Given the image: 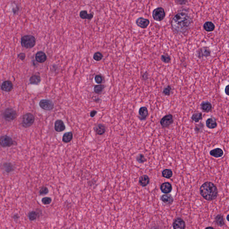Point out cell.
Segmentation results:
<instances>
[{
	"mask_svg": "<svg viewBox=\"0 0 229 229\" xmlns=\"http://www.w3.org/2000/svg\"><path fill=\"white\" fill-rule=\"evenodd\" d=\"M95 82H96V83H98V84H100V83L103 82V78L101 75H96V76L95 77Z\"/></svg>",
	"mask_w": 229,
	"mask_h": 229,
	"instance_id": "obj_40",
	"label": "cell"
},
{
	"mask_svg": "<svg viewBox=\"0 0 229 229\" xmlns=\"http://www.w3.org/2000/svg\"><path fill=\"white\" fill-rule=\"evenodd\" d=\"M38 216V214L37 213L34 211L31 212L29 213V218L32 221L36 220Z\"/></svg>",
	"mask_w": 229,
	"mask_h": 229,
	"instance_id": "obj_32",
	"label": "cell"
},
{
	"mask_svg": "<svg viewBox=\"0 0 229 229\" xmlns=\"http://www.w3.org/2000/svg\"><path fill=\"white\" fill-rule=\"evenodd\" d=\"M21 43L23 47L26 49H31L36 45V38L32 35H26L22 37Z\"/></svg>",
	"mask_w": 229,
	"mask_h": 229,
	"instance_id": "obj_3",
	"label": "cell"
},
{
	"mask_svg": "<svg viewBox=\"0 0 229 229\" xmlns=\"http://www.w3.org/2000/svg\"><path fill=\"white\" fill-rule=\"evenodd\" d=\"M136 161L138 163H143L146 162V159L143 154H140L136 157Z\"/></svg>",
	"mask_w": 229,
	"mask_h": 229,
	"instance_id": "obj_33",
	"label": "cell"
},
{
	"mask_svg": "<svg viewBox=\"0 0 229 229\" xmlns=\"http://www.w3.org/2000/svg\"><path fill=\"white\" fill-rule=\"evenodd\" d=\"M35 58H36V60L38 62L40 63H43L45 62L47 59L46 55L45 52L42 51H38L37 52L36 56H35Z\"/></svg>",
	"mask_w": 229,
	"mask_h": 229,
	"instance_id": "obj_17",
	"label": "cell"
},
{
	"mask_svg": "<svg viewBox=\"0 0 229 229\" xmlns=\"http://www.w3.org/2000/svg\"><path fill=\"white\" fill-rule=\"evenodd\" d=\"M206 125L209 129H213L217 127V124L216 120L213 118L208 119L206 121Z\"/></svg>",
	"mask_w": 229,
	"mask_h": 229,
	"instance_id": "obj_23",
	"label": "cell"
},
{
	"mask_svg": "<svg viewBox=\"0 0 229 229\" xmlns=\"http://www.w3.org/2000/svg\"><path fill=\"white\" fill-rule=\"evenodd\" d=\"M80 17L83 19H91L94 17L93 13L88 14L86 10H82L80 13Z\"/></svg>",
	"mask_w": 229,
	"mask_h": 229,
	"instance_id": "obj_25",
	"label": "cell"
},
{
	"mask_svg": "<svg viewBox=\"0 0 229 229\" xmlns=\"http://www.w3.org/2000/svg\"><path fill=\"white\" fill-rule=\"evenodd\" d=\"M105 88L104 85H98L95 86L94 88V91L95 93L97 94H100Z\"/></svg>",
	"mask_w": 229,
	"mask_h": 229,
	"instance_id": "obj_31",
	"label": "cell"
},
{
	"mask_svg": "<svg viewBox=\"0 0 229 229\" xmlns=\"http://www.w3.org/2000/svg\"><path fill=\"white\" fill-rule=\"evenodd\" d=\"M192 20L188 14L181 12L176 14L172 20V27L178 32H184L189 28Z\"/></svg>",
	"mask_w": 229,
	"mask_h": 229,
	"instance_id": "obj_1",
	"label": "cell"
},
{
	"mask_svg": "<svg viewBox=\"0 0 229 229\" xmlns=\"http://www.w3.org/2000/svg\"><path fill=\"white\" fill-rule=\"evenodd\" d=\"M30 83L34 85H38L41 82V78L38 75H33L30 78Z\"/></svg>",
	"mask_w": 229,
	"mask_h": 229,
	"instance_id": "obj_27",
	"label": "cell"
},
{
	"mask_svg": "<svg viewBox=\"0 0 229 229\" xmlns=\"http://www.w3.org/2000/svg\"><path fill=\"white\" fill-rule=\"evenodd\" d=\"M160 200L167 206H171L174 202V198L172 195L170 194L162 195L160 197Z\"/></svg>",
	"mask_w": 229,
	"mask_h": 229,
	"instance_id": "obj_11",
	"label": "cell"
},
{
	"mask_svg": "<svg viewBox=\"0 0 229 229\" xmlns=\"http://www.w3.org/2000/svg\"><path fill=\"white\" fill-rule=\"evenodd\" d=\"M49 191L47 187H43L40 191V195H45L49 193Z\"/></svg>",
	"mask_w": 229,
	"mask_h": 229,
	"instance_id": "obj_39",
	"label": "cell"
},
{
	"mask_svg": "<svg viewBox=\"0 0 229 229\" xmlns=\"http://www.w3.org/2000/svg\"><path fill=\"white\" fill-rule=\"evenodd\" d=\"M94 130L97 134L102 135L106 132V127L103 124L99 123L95 127Z\"/></svg>",
	"mask_w": 229,
	"mask_h": 229,
	"instance_id": "obj_20",
	"label": "cell"
},
{
	"mask_svg": "<svg viewBox=\"0 0 229 229\" xmlns=\"http://www.w3.org/2000/svg\"><path fill=\"white\" fill-rule=\"evenodd\" d=\"M209 154L211 156L216 158H220L223 156L224 154V152H223V150L221 149L217 148L211 150L209 152Z\"/></svg>",
	"mask_w": 229,
	"mask_h": 229,
	"instance_id": "obj_19",
	"label": "cell"
},
{
	"mask_svg": "<svg viewBox=\"0 0 229 229\" xmlns=\"http://www.w3.org/2000/svg\"><path fill=\"white\" fill-rule=\"evenodd\" d=\"M148 114V110L147 108L145 107H142L140 108L139 110V114L137 117L141 121H144L146 120Z\"/></svg>",
	"mask_w": 229,
	"mask_h": 229,
	"instance_id": "obj_14",
	"label": "cell"
},
{
	"mask_svg": "<svg viewBox=\"0 0 229 229\" xmlns=\"http://www.w3.org/2000/svg\"><path fill=\"white\" fill-rule=\"evenodd\" d=\"M197 56L199 58L207 57L210 56L211 51L207 47H201L197 51Z\"/></svg>",
	"mask_w": 229,
	"mask_h": 229,
	"instance_id": "obj_10",
	"label": "cell"
},
{
	"mask_svg": "<svg viewBox=\"0 0 229 229\" xmlns=\"http://www.w3.org/2000/svg\"><path fill=\"white\" fill-rule=\"evenodd\" d=\"M40 107L45 111H49L53 109L54 105L52 101L49 99H42L39 103Z\"/></svg>",
	"mask_w": 229,
	"mask_h": 229,
	"instance_id": "obj_7",
	"label": "cell"
},
{
	"mask_svg": "<svg viewBox=\"0 0 229 229\" xmlns=\"http://www.w3.org/2000/svg\"><path fill=\"white\" fill-rule=\"evenodd\" d=\"M160 189L162 193L165 194H169L171 192L172 190V186L171 183L169 182H164L161 184L160 186Z\"/></svg>",
	"mask_w": 229,
	"mask_h": 229,
	"instance_id": "obj_16",
	"label": "cell"
},
{
	"mask_svg": "<svg viewBox=\"0 0 229 229\" xmlns=\"http://www.w3.org/2000/svg\"><path fill=\"white\" fill-rule=\"evenodd\" d=\"M166 16L165 10L162 7H158L154 9L152 13L153 18L156 21L160 22L163 20Z\"/></svg>",
	"mask_w": 229,
	"mask_h": 229,
	"instance_id": "obj_5",
	"label": "cell"
},
{
	"mask_svg": "<svg viewBox=\"0 0 229 229\" xmlns=\"http://www.w3.org/2000/svg\"><path fill=\"white\" fill-rule=\"evenodd\" d=\"M202 114L201 112H195L192 115V120L195 122H199L202 119Z\"/></svg>",
	"mask_w": 229,
	"mask_h": 229,
	"instance_id": "obj_28",
	"label": "cell"
},
{
	"mask_svg": "<svg viewBox=\"0 0 229 229\" xmlns=\"http://www.w3.org/2000/svg\"><path fill=\"white\" fill-rule=\"evenodd\" d=\"M150 229H162L160 226H152Z\"/></svg>",
	"mask_w": 229,
	"mask_h": 229,
	"instance_id": "obj_44",
	"label": "cell"
},
{
	"mask_svg": "<svg viewBox=\"0 0 229 229\" xmlns=\"http://www.w3.org/2000/svg\"><path fill=\"white\" fill-rule=\"evenodd\" d=\"M171 91V86H168L164 88L163 91V94L166 96H169Z\"/></svg>",
	"mask_w": 229,
	"mask_h": 229,
	"instance_id": "obj_36",
	"label": "cell"
},
{
	"mask_svg": "<svg viewBox=\"0 0 229 229\" xmlns=\"http://www.w3.org/2000/svg\"><path fill=\"white\" fill-rule=\"evenodd\" d=\"M200 193L204 199L211 201L217 197L218 190L215 184L211 182H206L200 188Z\"/></svg>",
	"mask_w": 229,
	"mask_h": 229,
	"instance_id": "obj_2",
	"label": "cell"
},
{
	"mask_svg": "<svg viewBox=\"0 0 229 229\" xmlns=\"http://www.w3.org/2000/svg\"><path fill=\"white\" fill-rule=\"evenodd\" d=\"M226 219H227V220L229 221V214H228V215L226 217Z\"/></svg>",
	"mask_w": 229,
	"mask_h": 229,
	"instance_id": "obj_46",
	"label": "cell"
},
{
	"mask_svg": "<svg viewBox=\"0 0 229 229\" xmlns=\"http://www.w3.org/2000/svg\"><path fill=\"white\" fill-rule=\"evenodd\" d=\"M1 145L3 147H10L13 144L12 138L8 136H3L1 138Z\"/></svg>",
	"mask_w": 229,
	"mask_h": 229,
	"instance_id": "obj_12",
	"label": "cell"
},
{
	"mask_svg": "<svg viewBox=\"0 0 229 229\" xmlns=\"http://www.w3.org/2000/svg\"><path fill=\"white\" fill-rule=\"evenodd\" d=\"M73 139V134L71 132H68L64 133L63 136L62 140L65 143L70 142Z\"/></svg>",
	"mask_w": 229,
	"mask_h": 229,
	"instance_id": "obj_29",
	"label": "cell"
},
{
	"mask_svg": "<svg viewBox=\"0 0 229 229\" xmlns=\"http://www.w3.org/2000/svg\"><path fill=\"white\" fill-rule=\"evenodd\" d=\"M173 176V172L170 169H165L162 171V176L166 179H170Z\"/></svg>",
	"mask_w": 229,
	"mask_h": 229,
	"instance_id": "obj_30",
	"label": "cell"
},
{
	"mask_svg": "<svg viewBox=\"0 0 229 229\" xmlns=\"http://www.w3.org/2000/svg\"><path fill=\"white\" fill-rule=\"evenodd\" d=\"M160 122L162 127H168L174 122L173 116L171 114L166 115L163 118H162Z\"/></svg>",
	"mask_w": 229,
	"mask_h": 229,
	"instance_id": "obj_8",
	"label": "cell"
},
{
	"mask_svg": "<svg viewBox=\"0 0 229 229\" xmlns=\"http://www.w3.org/2000/svg\"><path fill=\"white\" fill-rule=\"evenodd\" d=\"M35 121V117L31 113H27L23 116L22 124L24 127L29 128L31 127Z\"/></svg>",
	"mask_w": 229,
	"mask_h": 229,
	"instance_id": "obj_4",
	"label": "cell"
},
{
	"mask_svg": "<svg viewBox=\"0 0 229 229\" xmlns=\"http://www.w3.org/2000/svg\"><path fill=\"white\" fill-rule=\"evenodd\" d=\"M97 112L95 110H93V111H91V113H90V116L91 117H94L95 115H96V114H97Z\"/></svg>",
	"mask_w": 229,
	"mask_h": 229,
	"instance_id": "obj_43",
	"label": "cell"
},
{
	"mask_svg": "<svg viewBox=\"0 0 229 229\" xmlns=\"http://www.w3.org/2000/svg\"><path fill=\"white\" fill-rule=\"evenodd\" d=\"M51 199L49 197H45L42 199V202L45 205L49 204L51 203Z\"/></svg>",
	"mask_w": 229,
	"mask_h": 229,
	"instance_id": "obj_38",
	"label": "cell"
},
{
	"mask_svg": "<svg viewBox=\"0 0 229 229\" xmlns=\"http://www.w3.org/2000/svg\"><path fill=\"white\" fill-rule=\"evenodd\" d=\"M205 229H215V228H213V227H212V226H208V227H206Z\"/></svg>",
	"mask_w": 229,
	"mask_h": 229,
	"instance_id": "obj_45",
	"label": "cell"
},
{
	"mask_svg": "<svg viewBox=\"0 0 229 229\" xmlns=\"http://www.w3.org/2000/svg\"><path fill=\"white\" fill-rule=\"evenodd\" d=\"M103 57V55L101 52H96L94 54L93 56V58L95 61H100L102 59Z\"/></svg>",
	"mask_w": 229,
	"mask_h": 229,
	"instance_id": "obj_34",
	"label": "cell"
},
{
	"mask_svg": "<svg viewBox=\"0 0 229 229\" xmlns=\"http://www.w3.org/2000/svg\"><path fill=\"white\" fill-rule=\"evenodd\" d=\"M136 23L138 27L145 29L147 28L149 25V21L148 19L140 17L136 19Z\"/></svg>",
	"mask_w": 229,
	"mask_h": 229,
	"instance_id": "obj_13",
	"label": "cell"
},
{
	"mask_svg": "<svg viewBox=\"0 0 229 229\" xmlns=\"http://www.w3.org/2000/svg\"><path fill=\"white\" fill-rule=\"evenodd\" d=\"M215 221L217 225L219 226H223L225 224L224 217L223 216L220 215V214H218L216 217L215 218Z\"/></svg>",
	"mask_w": 229,
	"mask_h": 229,
	"instance_id": "obj_26",
	"label": "cell"
},
{
	"mask_svg": "<svg viewBox=\"0 0 229 229\" xmlns=\"http://www.w3.org/2000/svg\"><path fill=\"white\" fill-rule=\"evenodd\" d=\"M18 58L20 60H24L26 58V54L24 53H20L18 55Z\"/></svg>",
	"mask_w": 229,
	"mask_h": 229,
	"instance_id": "obj_41",
	"label": "cell"
},
{
	"mask_svg": "<svg viewBox=\"0 0 229 229\" xmlns=\"http://www.w3.org/2000/svg\"><path fill=\"white\" fill-rule=\"evenodd\" d=\"M14 88V85L10 81H5L2 83L1 89L3 91L5 92H10Z\"/></svg>",
	"mask_w": 229,
	"mask_h": 229,
	"instance_id": "obj_15",
	"label": "cell"
},
{
	"mask_svg": "<svg viewBox=\"0 0 229 229\" xmlns=\"http://www.w3.org/2000/svg\"><path fill=\"white\" fill-rule=\"evenodd\" d=\"M149 181L150 180L148 176H147V175H143L140 178L139 183L142 187H145L149 184Z\"/></svg>",
	"mask_w": 229,
	"mask_h": 229,
	"instance_id": "obj_22",
	"label": "cell"
},
{
	"mask_svg": "<svg viewBox=\"0 0 229 229\" xmlns=\"http://www.w3.org/2000/svg\"><path fill=\"white\" fill-rule=\"evenodd\" d=\"M225 92L227 95L229 96V85L226 86L225 89Z\"/></svg>",
	"mask_w": 229,
	"mask_h": 229,
	"instance_id": "obj_42",
	"label": "cell"
},
{
	"mask_svg": "<svg viewBox=\"0 0 229 229\" xmlns=\"http://www.w3.org/2000/svg\"><path fill=\"white\" fill-rule=\"evenodd\" d=\"M4 168H5V170L7 172H10L12 170H13V167L12 166V164L10 163H6L3 165Z\"/></svg>",
	"mask_w": 229,
	"mask_h": 229,
	"instance_id": "obj_37",
	"label": "cell"
},
{
	"mask_svg": "<svg viewBox=\"0 0 229 229\" xmlns=\"http://www.w3.org/2000/svg\"><path fill=\"white\" fill-rule=\"evenodd\" d=\"M200 108L204 112H209L212 109L211 104L208 102H203L200 105Z\"/></svg>",
	"mask_w": 229,
	"mask_h": 229,
	"instance_id": "obj_21",
	"label": "cell"
},
{
	"mask_svg": "<svg viewBox=\"0 0 229 229\" xmlns=\"http://www.w3.org/2000/svg\"><path fill=\"white\" fill-rule=\"evenodd\" d=\"M17 114L16 111L13 109L8 108L4 111L3 112V117L7 121H13L16 118Z\"/></svg>",
	"mask_w": 229,
	"mask_h": 229,
	"instance_id": "obj_6",
	"label": "cell"
},
{
	"mask_svg": "<svg viewBox=\"0 0 229 229\" xmlns=\"http://www.w3.org/2000/svg\"><path fill=\"white\" fill-rule=\"evenodd\" d=\"M173 229H185L186 223L184 221L181 217L176 218L173 222Z\"/></svg>",
	"mask_w": 229,
	"mask_h": 229,
	"instance_id": "obj_9",
	"label": "cell"
},
{
	"mask_svg": "<svg viewBox=\"0 0 229 229\" xmlns=\"http://www.w3.org/2000/svg\"><path fill=\"white\" fill-rule=\"evenodd\" d=\"M54 128L57 132H61L64 131L65 126L63 121L60 120H57L55 123Z\"/></svg>",
	"mask_w": 229,
	"mask_h": 229,
	"instance_id": "obj_18",
	"label": "cell"
},
{
	"mask_svg": "<svg viewBox=\"0 0 229 229\" xmlns=\"http://www.w3.org/2000/svg\"><path fill=\"white\" fill-rule=\"evenodd\" d=\"M161 60L165 63H168L171 61V57L167 55H163L161 56Z\"/></svg>",
	"mask_w": 229,
	"mask_h": 229,
	"instance_id": "obj_35",
	"label": "cell"
},
{
	"mask_svg": "<svg viewBox=\"0 0 229 229\" xmlns=\"http://www.w3.org/2000/svg\"><path fill=\"white\" fill-rule=\"evenodd\" d=\"M204 29L207 32H213L215 29V25L211 22H206L204 24Z\"/></svg>",
	"mask_w": 229,
	"mask_h": 229,
	"instance_id": "obj_24",
	"label": "cell"
}]
</instances>
